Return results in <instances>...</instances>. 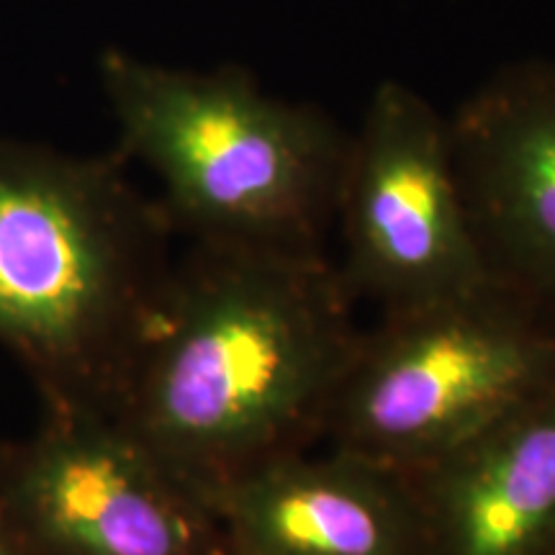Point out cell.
<instances>
[{"label": "cell", "mask_w": 555, "mask_h": 555, "mask_svg": "<svg viewBox=\"0 0 555 555\" xmlns=\"http://www.w3.org/2000/svg\"><path fill=\"white\" fill-rule=\"evenodd\" d=\"M360 335L324 249L189 242L111 414L208 496L322 440Z\"/></svg>", "instance_id": "1"}, {"label": "cell", "mask_w": 555, "mask_h": 555, "mask_svg": "<svg viewBox=\"0 0 555 555\" xmlns=\"http://www.w3.org/2000/svg\"><path fill=\"white\" fill-rule=\"evenodd\" d=\"M124 168L0 134V347L44 409L114 412L176 262Z\"/></svg>", "instance_id": "2"}, {"label": "cell", "mask_w": 555, "mask_h": 555, "mask_svg": "<svg viewBox=\"0 0 555 555\" xmlns=\"http://www.w3.org/2000/svg\"><path fill=\"white\" fill-rule=\"evenodd\" d=\"M116 152L147 165L189 242L324 249L352 134L324 108L278 99L245 67H163L124 50L99 62Z\"/></svg>", "instance_id": "3"}, {"label": "cell", "mask_w": 555, "mask_h": 555, "mask_svg": "<svg viewBox=\"0 0 555 555\" xmlns=\"http://www.w3.org/2000/svg\"><path fill=\"white\" fill-rule=\"evenodd\" d=\"M555 386V319L489 278L378 314L324 416V448L412 474Z\"/></svg>", "instance_id": "4"}, {"label": "cell", "mask_w": 555, "mask_h": 555, "mask_svg": "<svg viewBox=\"0 0 555 555\" xmlns=\"http://www.w3.org/2000/svg\"><path fill=\"white\" fill-rule=\"evenodd\" d=\"M337 221V270L356 304L378 314L466 294L489 281L470 229L448 116L399 80L373 90L350 139Z\"/></svg>", "instance_id": "5"}, {"label": "cell", "mask_w": 555, "mask_h": 555, "mask_svg": "<svg viewBox=\"0 0 555 555\" xmlns=\"http://www.w3.org/2000/svg\"><path fill=\"white\" fill-rule=\"evenodd\" d=\"M0 512L37 555H232L204 491L106 412L44 409L3 450Z\"/></svg>", "instance_id": "6"}, {"label": "cell", "mask_w": 555, "mask_h": 555, "mask_svg": "<svg viewBox=\"0 0 555 555\" xmlns=\"http://www.w3.org/2000/svg\"><path fill=\"white\" fill-rule=\"evenodd\" d=\"M448 134L486 270L555 319V62L496 69Z\"/></svg>", "instance_id": "7"}, {"label": "cell", "mask_w": 555, "mask_h": 555, "mask_svg": "<svg viewBox=\"0 0 555 555\" xmlns=\"http://www.w3.org/2000/svg\"><path fill=\"white\" fill-rule=\"evenodd\" d=\"M232 555H425L409 478L324 448L208 491Z\"/></svg>", "instance_id": "8"}, {"label": "cell", "mask_w": 555, "mask_h": 555, "mask_svg": "<svg viewBox=\"0 0 555 555\" xmlns=\"http://www.w3.org/2000/svg\"><path fill=\"white\" fill-rule=\"evenodd\" d=\"M404 476L425 555H555V386Z\"/></svg>", "instance_id": "9"}, {"label": "cell", "mask_w": 555, "mask_h": 555, "mask_svg": "<svg viewBox=\"0 0 555 555\" xmlns=\"http://www.w3.org/2000/svg\"><path fill=\"white\" fill-rule=\"evenodd\" d=\"M0 555H37L29 543L18 535L16 527L5 519L3 512H0Z\"/></svg>", "instance_id": "10"}, {"label": "cell", "mask_w": 555, "mask_h": 555, "mask_svg": "<svg viewBox=\"0 0 555 555\" xmlns=\"http://www.w3.org/2000/svg\"><path fill=\"white\" fill-rule=\"evenodd\" d=\"M5 446H9V442H0V457H3V450H5Z\"/></svg>", "instance_id": "11"}]
</instances>
